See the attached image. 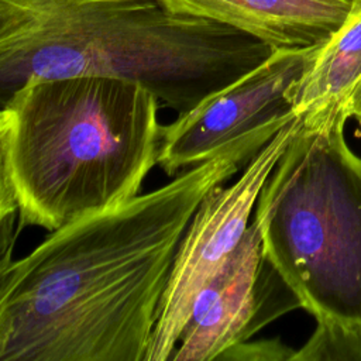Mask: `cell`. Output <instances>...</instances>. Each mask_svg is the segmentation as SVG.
<instances>
[{
  "label": "cell",
  "mask_w": 361,
  "mask_h": 361,
  "mask_svg": "<svg viewBox=\"0 0 361 361\" xmlns=\"http://www.w3.org/2000/svg\"><path fill=\"white\" fill-rule=\"evenodd\" d=\"M288 121L173 180L51 231L1 269L0 361H145L182 235L203 197Z\"/></svg>",
  "instance_id": "6da1fadb"
},
{
  "label": "cell",
  "mask_w": 361,
  "mask_h": 361,
  "mask_svg": "<svg viewBox=\"0 0 361 361\" xmlns=\"http://www.w3.org/2000/svg\"><path fill=\"white\" fill-rule=\"evenodd\" d=\"M159 100L107 76L31 78L0 113V214L58 230L138 195L158 164Z\"/></svg>",
  "instance_id": "7a4b0ae2"
},
{
  "label": "cell",
  "mask_w": 361,
  "mask_h": 361,
  "mask_svg": "<svg viewBox=\"0 0 361 361\" xmlns=\"http://www.w3.org/2000/svg\"><path fill=\"white\" fill-rule=\"evenodd\" d=\"M274 49L159 0H0V102L31 78L107 76L141 83L185 114Z\"/></svg>",
  "instance_id": "3957f363"
},
{
  "label": "cell",
  "mask_w": 361,
  "mask_h": 361,
  "mask_svg": "<svg viewBox=\"0 0 361 361\" xmlns=\"http://www.w3.org/2000/svg\"><path fill=\"white\" fill-rule=\"evenodd\" d=\"M302 117L252 219L264 255L302 307L361 327V158L344 134L348 100Z\"/></svg>",
  "instance_id": "277c9868"
},
{
  "label": "cell",
  "mask_w": 361,
  "mask_h": 361,
  "mask_svg": "<svg viewBox=\"0 0 361 361\" xmlns=\"http://www.w3.org/2000/svg\"><path fill=\"white\" fill-rule=\"evenodd\" d=\"M296 116L247 164L237 180L213 188L197 206L179 243L145 361L171 360L193 303L235 250L269 173L302 124Z\"/></svg>",
  "instance_id": "5b68a950"
},
{
  "label": "cell",
  "mask_w": 361,
  "mask_h": 361,
  "mask_svg": "<svg viewBox=\"0 0 361 361\" xmlns=\"http://www.w3.org/2000/svg\"><path fill=\"white\" fill-rule=\"evenodd\" d=\"M317 47L276 49L235 82L178 114L175 121L162 127L161 169L176 176L245 134L296 117L289 94Z\"/></svg>",
  "instance_id": "8992f818"
},
{
  "label": "cell",
  "mask_w": 361,
  "mask_h": 361,
  "mask_svg": "<svg viewBox=\"0 0 361 361\" xmlns=\"http://www.w3.org/2000/svg\"><path fill=\"white\" fill-rule=\"evenodd\" d=\"M299 307V296L264 255L252 219L235 250L199 292L171 360H217Z\"/></svg>",
  "instance_id": "52a82bcc"
},
{
  "label": "cell",
  "mask_w": 361,
  "mask_h": 361,
  "mask_svg": "<svg viewBox=\"0 0 361 361\" xmlns=\"http://www.w3.org/2000/svg\"><path fill=\"white\" fill-rule=\"evenodd\" d=\"M172 13L243 31L274 51L324 44L347 21L354 0H159Z\"/></svg>",
  "instance_id": "ba28073f"
},
{
  "label": "cell",
  "mask_w": 361,
  "mask_h": 361,
  "mask_svg": "<svg viewBox=\"0 0 361 361\" xmlns=\"http://www.w3.org/2000/svg\"><path fill=\"white\" fill-rule=\"evenodd\" d=\"M361 85V7L314 49L310 63L290 90L296 116H310L348 100Z\"/></svg>",
  "instance_id": "9c48e42d"
},
{
  "label": "cell",
  "mask_w": 361,
  "mask_h": 361,
  "mask_svg": "<svg viewBox=\"0 0 361 361\" xmlns=\"http://www.w3.org/2000/svg\"><path fill=\"white\" fill-rule=\"evenodd\" d=\"M309 340L292 361H361V327L333 320H316Z\"/></svg>",
  "instance_id": "30bf717a"
},
{
  "label": "cell",
  "mask_w": 361,
  "mask_h": 361,
  "mask_svg": "<svg viewBox=\"0 0 361 361\" xmlns=\"http://www.w3.org/2000/svg\"><path fill=\"white\" fill-rule=\"evenodd\" d=\"M295 351L285 345L279 338L244 341L230 347L219 355L217 360H237V361H292Z\"/></svg>",
  "instance_id": "8fae6325"
},
{
  "label": "cell",
  "mask_w": 361,
  "mask_h": 361,
  "mask_svg": "<svg viewBox=\"0 0 361 361\" xmlns=\"http://www.w3.org/2000/svg\"><path fill=\"white\" fill-rule=\"evenodd\" d=\"M348 106H350L351 117L357 120L361 130V85L357 87L354 94L348 99Z\"/></svg>",
  "instance_id": "7c38bea8"
},
{
  "label": "cell",
  "mask_w": 361,
  "mask_h": 361,
  "mask_svg": "<svg viewBox=\"0 0 361 361\" xmlns=\"http://www.w3.org/2000/svg\"><path fill=\"white\" fill-rule=\"evenodd\" d=\"M361 7V0H354V8Z\"/></svg>",
  "instance_id": "4fadbf2b"
}]
</instances>
